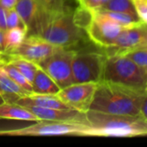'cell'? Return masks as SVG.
<instances>
[{
	"mask_svg": "<svg viewBox=\"0 0 147 147\" xmlns=\"http://www.w3.org/2000/svg\"><path fill=\"white\" fill-rule=\"evenodd\" d=\"M147 90L101 81L98 83L89 110L97 112L140 115L147 119Z\"/></svg>",
	"mask_w": 147,
	"mask_h": 147,
	"instance_id": "6da1fadb",
	"label": "cell"
},
{
	"mask_svg": "<svg viewBox=\"0 0 147 147\" xmlns=\"http://www.w3.org/2000/svg\"><path fill=\"white\" fill-rule=\"evenodd\" d=\"M72 11L50 12L39 9L28 34L37 35L62 48L76 45L82 40L84 30L74 24Z\"/></svg>",
	"mask_w": 147,
	"mask_h": 147,
	"instance_id": "7a4b0ae2",
	"label": "cell"
},
{
	"mask_svg": "<svg viewBox=\"0 0 147 147\" xmlns=\"http://www.w3.org/2000/svg\"><path fill=\"white\" fill-rule=\"evenodd\" d=\"M88 125L87 136L138 137L147 134V119L140 115H114L88 110L85 112Z\"/></svg>",
	"mask_w": 147,
	"mask_h": 147,
	"instance_id": "3957f363",
	"label": "cell"
},
{
	"mask_svg": "<svg viewBox=\"0 0 147 147\" xmlns=\"http://www.w3.org/2000/svg\"><path fill=\"white\" fill-rule=\"evenodd\" d=\"M102 81L147 90V70L121 54L106 56Z\"/></svg>",
	"mask_w": 147,
	"mask_h": 147,
	"instance_id": "277c9868",
	"label": "cell"
},
{
	"mask_svg": "<svg viewBox=\"0 0 147 147\" xmlns=\"http://www.w3.org/2000/svg\"><path fill=\"white\" fill-rule=\"evenodd\" d=\"M87 134L88 125L86 121H40L34 125L23 128L0 131V135L8 136H87Z\"/></svg>",
	"mask_w": 147,
	"mask_h": 147,
	"instance_id": "5b68a950",
	"label": "cell"
},
{
	"mask_svg": "<svg viewBox=\"0 0 147 147\" xmlns=\"http://www.w3.org/2000/svg\"><path fill=\"white\" fill-rule=\"evenodd\" d=\"M106 55L97 52L75 51L71 60L74 83H99L102 78Z\"/></svg>",
	"mask_w": 147,
	"mask_h": 147,
	"instance_id": "8992f818",
	"label": "cell"
},
{
	"mask_svg": "<svg viewBox=\"0 0 147 147\" xmlns=\"http://www.w3.org/2000/svg\"><path fill=\"white\" fill-rule=\"evenodd\" d=\"M61 49L63 48L48 42L41 37L28 34L19 47L4 55L3 59L12 57L22 58L38 65Z\"/></svg>",
	"mask_w": 147,
	"mask_h": 147,
	"instance_id": "52a82bcc",
	"label": "cell"
},
{
	"mask_svg": "<svg viewBox=\"0 0 147 147\" xmlns=\"http://www.w3.org/2000/svg\"><path fill=\"white\" fill-rule=\"evenodd\" d=\"M74 53V50L63 48L38 64V65L53 78L60 89L73 84L71 60Z\"/></svg>",
	"mask_w": 147,
	"mask_h": 147,
	"instance_id": "ba28073f",
	"label": "cell"
},
{
	"mask_svg": "<svg viewBox=\"0 0 147 147\" xmlns=\"http://www.w3.org/2000/svg\"><path fill=\"white\" fill-rule=\"evenodd\" d=\"M98 83H74L56 94L66 105L80 112H87L90 109L94 94Z\"/></svg>",
	"mask_w": 147,
	"mask_h": 147,
	"instance_id": "9c48e42d",
	"label": "cell"
},
{
	"mask_svg": "<svg viewBox=\"0 0 147 147\" xmlns=\"http://www.w3.org/2000/svg\"><path fill=\"white\" fill-rule=\"evenodd\" d=\"M141 46H147L146 23L141 22L122 28L114 43L105 48L106 56L123 54Z\"/></svg>",
	"mask_w": 147,
	"mask_h": 147,
	"instance_id": "30bf717a",
	"label": "cell"
},
{
	"mask_svg": "<svg viewBox=\"0 0 147 147\" xmlns=\"http://www.w3.org/2000/svg\"><path fill=\"white\" fill-rule=\"evenodd\" d=\"M122 28L123 27L94 11L92 20L85 31L95 44L107 48L114 43Z\"/></svg>",
	"mask_w": 147,
	"mask_h": 147,
	"instance_id": "8fae6325",
	"label": "cell"
},
{
	"mask_svg": "<svg viewBox=\"0 0 147 147\" xmlns=\"http://www.w3.org/2000/svg\"><path fill=\"white\" fill-rule=\"evenodd\" d=\"M32 114H34L39 121H86L85 113L76 109H47L38 106L28 105L22 106Z\"/></svg>",
	"mask_w": 147,
	"mask_h": 147,
	"instance_id": "7c38bea8",
	"label": "cell"
},
{
	"mask_svg": "<svg viewBox=\"0 0 147 147\" xmlns=\"http://www.w3.org/2000/svg\"><path fill=\"white\" fill-rule=\"evenodd\" d=\"M15 103L21 106H38L47 109H73L65 102H63L57 95H45V94H35L31 93L29 95L19 97L16 99Z\"/></svg>",
	"mask_w": 147,
	"mask_h": 147,
	"instance_id": "4fadbf2b",
	"label": "cell"
},
{
	"mask_svg": "<svg viewBox=\"0 0 147 147\" xmlns=\"http://www.w3.org/2000/svg\"><path fill=\"white\" fill-rule=\"evenodd\" d=\"M0 119L24 121H40L39 119L24 107L15 102H4L0 104Z\"/></svg>",
	"mask_w": 147,
	"mask_h": 147,
	"instance_id": "5bb4252c",
	"label": "cell"
},
{
	"mask_svg": "<svg viewBox=\"0 0 147 147\" xmlns=\"http://www.w3.org/2000/svg\"><path fill=\"white\" fill-rule=\"evenodd\" d=\"M33 93L56 95L59 90V86L51 78V77L39 65L32 81Z\"/></svg>",
	"mask_w": 147,
	"mask_h": 147,
	"instance_id": "9a60e30c",
	"label": "cell"
},
{
	"mask_svg": "<svg viewBox=\"0 0 147 147\" xmlns=\"http://www.w3.org/2000/svg\"><path fill=\"white\" fill-rule=\"evenodd\" d=\"M29 95L25 90L14 82L0 68V96L5 102H14L19 97Z\"/></svg>",
	"mask_w": 147,
	"mask_h": 147,
	"instance_id": "2e32d148",
	"label": "cell"
},
{
	"mask_svg": "<svg viewBox=\"0 0 147 147\" xmlns=\"http://www.w3.org/2000/svg\"><path fill=\"white\" fill-rule=\"evenodd\" d=\"M14 9L24 22L28 32L40 9L38 3L36 0H17Z\"/></svg>",
	"mask_w": 147,
	"mask_h": 147,
	"instance_id": "e0dca14e",
	"label": "cell"
},
{
	"mask_svg": "<svg viewBox=\"0 0 147 147\" xmlns=\"http://www.w3.org/2000/svg\"><path fill=\"white\" fill-rule=\"evenodd\" d=\"M28 35V29L22 27L8 28L4 31V55L16 49Z\"/></svg>",
	"mask_w": 147,
	"mask_h": 147,
	"instance_id": "ac0fdd59",
	"label": "cell"
},
{
	"mask_svg": "<svg viewBox=\"0 0 147 147\" xmlns=\"http://www.w3.org/2000/svg\"><path fill=\"white\" fill-rule=\"evenodd\" d=\"M96 12L104 16L108 19L111 20L112 22L119 24L120 26H121L123 28L133 26V25L139 24V23L142 22L137 16H134V15L127 14V13L110 11V10H102V9L96 10Z\"/></svg>",
	"mask_w": 147,
	"mask_h": 147,
	"instance_id": "d6986e66",
	"label": "cell"
},
{
	"mask_svg": "<svg viewBox=\"0 0 147 147\" xmlns=\"http://www.w3.org/2000/svg\"><path fill=\"white\" fill-rule=\"evenodd\" d=\"M0 68L19 86L25 90L29 94L33 93L32 84L25 78V77L9 61L1 59L0 60Z\"/></svg>",
	"mask_w": 147,
	"mask_h": 147,
	"instance_id": "ffe728a7",
	"label": "cell"
},
{
	"mask_svg": "<svg viewBox=\"0 0 147 147\" xmlns=\"http://www.w3.org/2000/svg\"><path fill=\"white\" fill-rule=\"evenodd\" d=\"M9 63H11L24 77L25 78L32 84V81L34 79V74L37 71L38 65L35 63H33L29 60H27L25 59L22 58H7L6 59Z\"/></svg>",
	"mask_w": 147,
	"mask_h": 147,
	"instance_id": "44dd1931",
	"label": "cell"
},
{
	"mask_svg": "<svg viewBox=\"0 0 147 147\" xmlns=\"http://www.w3.org/2000/svg\"><path fill=\"white\" fill-rule=\"evenodd\" d=\"M40 9L50 12L72 11L76 0H36Z\"/></svg>",
	"mask_w": 147,
	"mask_h": 147,
	"instance_id": "7402d4cb",
	"label": "cell"
},
{
	"mask_svg": "<svg viewBox=\"0 0 147 147\" xmlns=\"http://www.w3.org/2000/svg\"><path fill=\"white\" fill-rule=\"evenodd\" d=\"M99 9L123 12V13H127V14H131L134 16H137L133 0H109Z\"/></svg>",
	"mask_w": 147,
	"mask_h": 147,
	"instance_id": "603a6c76",
	"label": "cell"
},
{
	"mask_svg": "<svg viewBox=\"0 0 147 147\" xmlns=\"http://www.w3.org/2000/svg\"><path fill=\"white\" fill-rule=\"evenodd\" d=\"M93 17V12L81 6L77 7L72 11V20L74 24L80 29L84 30L90 23Z\"/></svg>",
	"mask_w": 147,
	"mask_h": 147,
	"instance_id": "cb8c5ba5",
	"label": "cell"
},
{
	"mask_svg": "<svg viewBox=\"0 0 147 147\" xmlns=\"http://www.w3.org/2000/svg\"><path fill=\"white\" fill-rule=\"evenodd\" d=\"M140 68L147 70V46H141L126 52L123 54Z\"/></svg>",
	"mask_w": 147,
	"mask_h": 147,
	"instance_id": "d4e9b609",
	"label": "cell"
},
{
	"mask_svg": "<svg viewBox=\"0 0 147 147\" xmlns=\"http://www.w3.org/2000/svg\"><path fill=\"white\" fill-rule=\"evenodd\" d=\"M6 26L7 29L8 28H16V27H22L27 28L25 26L24 22L16 11L14 8L6 9ZM28 29V28H27Z\"/></svg>",
	"mask_w": 147,
	"mask_h": 147,
	"instance_id": "484cf974",
	"label": "cell"
},
{
	"mask_svg": "<svg viewBox=\"0 0 147 147\" xmlns=\"http://www.w3.org/2000/svg\"><path fill=\"white\" fill-rule=\"evenodd\" d=\"M136 14L142 22H147V0H133Z\"/></svg>",
	"mask_w": 147,
	"mask_h": 147,
	"instance_id": "4316f807",
	"label": "cell"
},
{
	"mask_svg": "<svg viewBox=\"0 0 147 147\" xmlns=\"http://www.w3.org/2000/svg\"><path fill=\"white\" fill-rule=\"evenodd\" d=\"M79 6L84 7L92 12L96 11L102 6V0H76Z\"/></svg>",
	"mask_w": 147,
	"mask_h": 147,
	"instance_id": "83f0119b",
	"label": "cell"
},
{
	"mask_svg": "<svg viewBox=\"0 0 147 147\" xmlns=\"http://www.w3.org/2000/svg\"><path fill=\"white\" fill-rule=\"evenodd\" d=\"M6 29V9L0 5V31L4 32Z\"/></svg>",
	"mask_w": 147,
	"mask_h": 147,
	"instance_id": "f1b7e54d",
	"label": "cell"
},
{
	"mask_svg": "<svg viewBox=\"0 0 147 147\" xmlns=\"http://www.w3.org/2000/svg\"><path fill=\"white\" fill-rule=\"evenodd\" d=\"M17 0H0V5L5 9H9L15 7Z\"/></svg>",
	"mask_w": 147,
	"mask_h": 147,
	"instance_id": "f546056e",
	"label": "cell"
},
{
	"mask_svg": "<svg viewBox=\"0 0 147 147\" xmlns=\"http://www.w3.org/2000/svg\"><path fill=\"white\" fill-rule=\"evenodd\" d=\"M4 54V32L0 31V57L3 59Z\"/></svg>",
	"mask_w": 147,
	"mask_h": 147,
	"instance_id": "4dcf8cb0",
	"label": "cell"
},
{
	"mask_svg": "<svg viewBox=\"0 0 147 147\" xmlns=\"http://www.w3.org/2000/svg\"><path fill=\"white\" fill-rule=\"evenodd\" d=\"M108 1H109V0H102V5H103L104 3H107ZM102 6H101V7H102ZM101 7H100V8H101Z\"/></svg>",
	"mask_w": 147,
	"mask_h": 147,
	"instance_id": "1f68e13d",
	"label": "cell"
},
{
	"mask_svg": "<svg viewBox=\"0 0 147 147\" xmlns=\"http://www.w3.org/2000/svg\"><path fill=\"white\" fill-rule=\"evenodd\" d=\"M5 102V101L3 100V98L0 96V104H1V103H3V102Z\"/></svg>",
	"mask_w": 147,
	"mask_h": 147,
	"instance_id": "d6a6232c",
	"label": "cell"
},
{
	"mask_svg": "<svg viewBox=\"0 0 147 147\" xmlns=\"http://www.w3.org/2000/svg\"><path fill=\"white\" fill-rule=\"evenodd\" d=\"M0 59H2V58H1V57H0Z\"/></svg>",
	"mask_w": 147,
	"mask_h": 147,
	"instance_id": "836d02e7",
	"label": "cell"
},
{
	"mask_svg": "<svg viewBox=\"0 0 147 147\" xmlns=\"http://www.w3.org/2000/svg\"><path fill=\"white\" fill-rule=\"evenodd\" d=\"M0 60H1V59H0Z\"/></svg>",
	"mask_w": 147,
	"mask_h": 147,
	"instance_id": "e575fe53",
	"label": "cell"
}]
</instances>
